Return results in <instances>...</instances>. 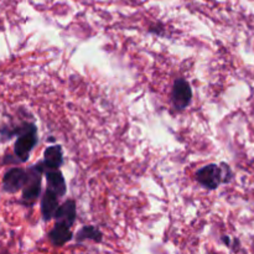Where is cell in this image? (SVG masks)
I'll use <instances>...</instances> for the list:
<instances>
[{
	"label": "cell",
	"mask_w": 254,
	"mask_h": 254,
	"mask_svg": "<svg viewBox=\"0 0 254 254\" xmlns=\"http://www.w3.org/2000/svg\"><path fill=\"white\" fill-rule=\"evenodd\" d=\"M232 178V170L227 164H208L198 169L195 174L196 181L207 190H216L221 184L230 183Z\"/></svg>",
	"instance_id": "1"
},
{
	"label": "cell",
	"mask_w": 254,
	"mask_h": 254,
	"mask_svg": "<svg viewBox=\"0 0 254 254\" xmlns=\"http://www.w3.org/2000/svg\"><path fill=\"white\" fill-rule=\"evenodd\" d=\"M12 134H17V139L14 144V154L19 163H25L30 158V154L37 144V128L32 123H25L17 127ZM9 135V136H10Z\"/></svg>",
	"instance_id": "2"
},
{
	"label": "cell",
	"mask_w": 254,
	"mask_h": 254,
	"mask_svg": "<svg viewBox=\"0 0 254 254\" xmlns=\"http://www.w3.org/2000/svg\"><path fill=\"white\" fill-rule=\"evenodd\" d=\"M27 179L22 189V201L27 205H32L41 193V179L45 174V166L42 161L30 166L26 170Z\"/></svg>",
	"instance_id": "3"
},
{
	"label": "cell",
	"mask_w": 254,
	"mask_h": 254,
	"mask_svg": "<svg viewBox=\"0 0 254 254\" xmlns=\"http://www.w3.org/2000/svg\"><path fill=\"white\" fill-rule=\"evenodd\" d=\"M171 99H173L174 107L178 111H184L185 108H188L192 99V89L186 79L179 78L174 82Z\"/></svg>",
	"instance_id": "4"
},
{
	"label": "cell",
	"mask_w": 254,
	"mask_h": 254,
	"mask_svg": "<svg viewBox=\"0 0 254 254\" xmlns=\"http://www.w3.org/2000/svg\"><path fill=\"white\" fill-rule=\"evenodd\" d=\"M26 179V170L22 168L9 169L2 178V191L7 193H16L17 191L24 189Z\"/></svg>",
	"instance_id": "5"
},
{
	"label": "cell",
	"mask_w": 254,
	"mask_h": 254,
	"mask_svg": "<svg viewBox=\"0 0 254 254\" xmlns=\"http://www.w3.org/2000/svg\"><path fill=\"white\" fill-rule=\"evenodd\" d=\"M47 180V190L56 193L57 197H64L66 195L67 185L64 175L60 170H45Z\"/></svg>",
	"instance_id": "6"
},
{
	"label": "cell",
	"mask_w": 254,
	"mask_h": 254,
	"mask_svg": "<svg viewBox=\"0 0 254 254\" xmlns=\"http://www.w3.org/2000/svg\"><path fill=\"white\" fill-rule=\"evenodd\" d=\"M45 170H60L64 164V153L61 145H52L45 149L44 161Z\"/></svg>",
	"instance_id": "7"
},
{
	"label": "cell",
	"mask_w": 254,
	"mask_h": 254,
	"mask_svg": "<svg viewBox=\"0 0 254 254\" xmlns=\"http://www.w3.org/2000/svg\"><path fill=\"white\" fill-rule=\"evenodd\" d=\"M59 206V197H57L56 193L50 190L45 191L41 197V203H40L44 221H46V222L51 221L55 217V213H56Z\"/></svg>",
	"instance_id": "8"
},
{
	"label": "cell",
	"mask_w": 254,
	"mask_h": 254,
	"mask_svg": "<svg viewBox=\"0 0 254 254\" xmlns=\"http://www.w3.org/2000/svg\"><path fill=\"white\" fill-rule=\"evenodd\" d=\"M77 217V207L74 200H67L64 201L62 205L59 206L56 213H55V217L57 220V222L66 223L67 226L72 227L76 221Z\"/></svg>",
	"instance_id": "9"
},
{
	"label": "cell",
	"mask_w": 254,
	"mask_h": 254,
	"mask_svg": "<svg viewBox=\"0 0 254 254\" xmlns=\"http://www.w3.org/2000/svg\"><path fill=\"white\" fill-rule=\"evenodd\" d=\"M72 231L66 223L57 222L51 231L49 232V240L56 247H62L67 242L72 240Z\"/></svg>",
	"instance_id": "10"
},
{
	"label": "cell",
	"mask_w": 254,
	"mask_h": 254,
	"mask_svg": "<svg viewBox=\"0 0 254 254\" xmlns=\"http://www.w3.org/2000/svg\"><path fill=\"white\" fill-rule=\"evenodd\" d=\"M77 242H83V241H93V242H102L103 240V233L101 232L96 226H83L81 230L77 232L76 237Z\"/></svg>",
	"instance_id": "11"
}]
</instances>
